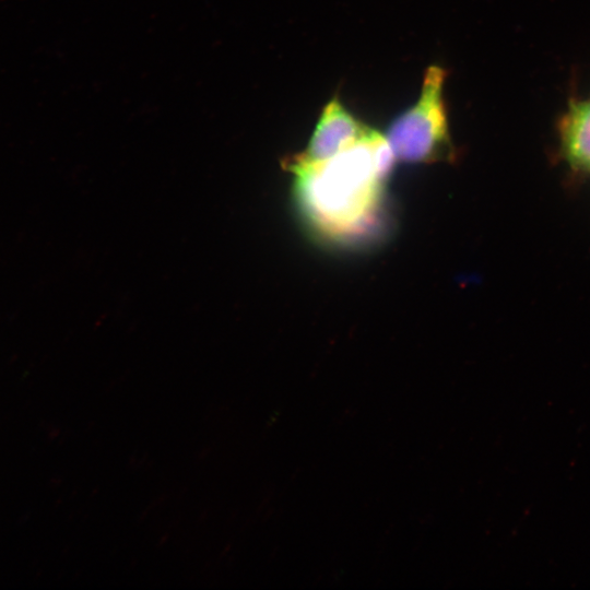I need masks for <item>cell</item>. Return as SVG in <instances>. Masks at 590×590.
<instances>
[{
	"instance_id": "4",
	"label": "cell",
	"mask_w": 590,
	"mask_h": 590,
	"mask_svg": "<svg viewBox=\"0 0 590 590\" xmlns=\"http://www.w3.org/2000/svg\"><path fill=\"white\" fill-rule=\"evenodd\" d=\"M564 158L576 172L590 174V99L574 102L559 125Z\"/></svg>"
},
{
	"instance_id": "2",
	"label": "cell",
	"mask_w": 590,
	"mask_h": 590,
	"mask_svg": "<svg viewBox=\"0 0 590 590\" xmlns=\"http://www.w3.org/2000/svg\"><path fill=\"white\" fill-rule=\"evenodd\" d=\"M446 76L444 68L428 67L418 99L391 122L386 137L397 160L430 164L456 158L444 99Z\"/></svg>"
},
{
	"instance_id": "1",
	"label": "cell",
	"mask_w": 590,
	"mask_h": 590,
	"mask_svg": "<svg viewBox=\"0 0 590 590\" xmlns=\"http://www.w3.org/2000/svg\"><path fill=\"white\" fill-rule=\"evenodd\" d=\"M396 160L387 137L368 127L326 161L306 163L292 157L287 166L307 221L323 236L342 239L361 235L375 223Z\"/></svg>"
},
{
	"instance_id": "3",
	"label": "cell",
	"mask_w": 590,
	"mask_h": 590,
	"mask_svg": "<svg viewBox=\"0 0 590 590\" xmlns=\"http://www.w3.org/2000/svg\"><path fill=\"white\" fill-rule=\"evenodd\" d=\"M367 128L333 97L323 107L307 148L293 158L306 163L326 161L359 139Z\"/></svg>"
}]
</instances>
